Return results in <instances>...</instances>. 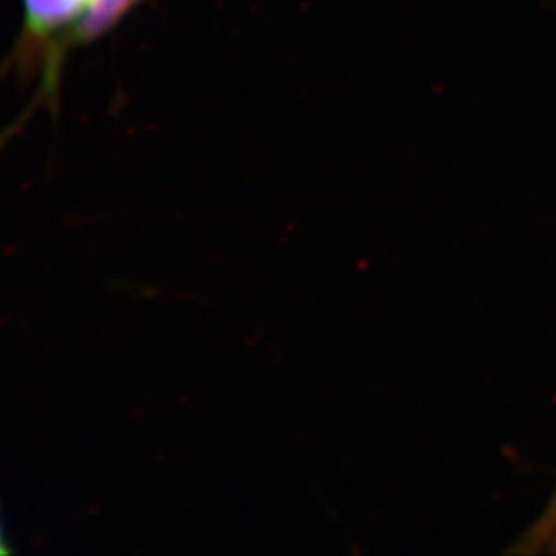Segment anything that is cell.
I'll return each mask as SVG.
<instances>
[{"label": "cell", "instance_id": "2", "mask_svg": "<svg viewBox=\"0 0 556 556\" xmlns=\"http://www.w3.org/2000/svg\"><path fill=\"white\" fill-rule=\"evenodd\" d=\"M517 551H528V553L556 551V493L555 497L551 498L546 511L538 517L536 523L530 528V532L526 534Z\"/></svg>", "mask_w": 556, "mask_h": 556}, {"label": "cell", "instance_id": "1", "mask_svg": "<svg viewBox=\"0 0 556 556\" xmlns=\"http://www.w3.org/2000/svg\"><path fill=\"white\" fill-rule=\"evenodd\" d=\"M96 0H23L27 31L40 41L68 38L79 40L80 27Z\"/></svg>", "mask_w": 556, "mask_h": 556}, {"label": "cell", "instance_id": "3", "mask_svg": "<svg viewBox=\"0 0 556 556\" xmlns=\"http://www.w3.org/2000/svg\"><path fill=\"white\" fill-rule=\"evenodd\" d=\"M11 553L9 544H7V534H4V528H2V521H0V555H7Z\"/></svg>", "mask_w": 556, "mask_h": 556}]
</instances>
